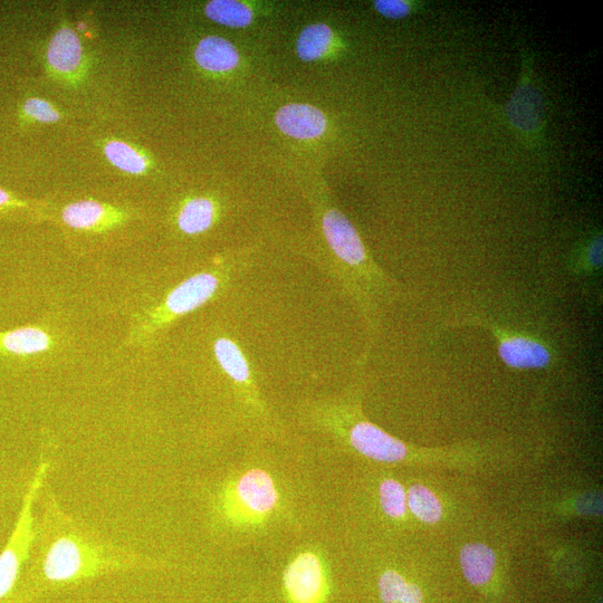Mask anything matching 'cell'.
<instances>
[{
	"label": "cell",
	"mask_w": 603,
	"mask_h": 603,
	"mask_svg": "<svg viewBox=\"0 0 603 603\" xmlns=\"http://www.w3.org/2000/svg\"><path fill=\"white\" fill-rule=\"evenodd\" d=\"M495 562L494 552L481 543L467 544L461 552L464 576L474 586H483L491 580Z\"/></svg>",
	"instance_id": "9a60e30c"
},
{
	"label": "cell",
	"mask_w": 603,
	"mask_h": 603,
	"mask_svg": "<svg viewBox=\"0 0 603 603\" xmlns=\"http://www.w3.org/2000/svg\"><path fill=\"white\" fill-rule=\"evenodd\" d=\"M380 501L382 509L390 518L399 519L406 514L407 496L398 482L387 480L380 486Z\"/></svg>",
	"instance_id": "7402d4cb"
},
{
	"label": "cell",
	"mask_w": 603,
	"mask_h": 603,
	"mask_svg": "<svg viewBox=\"0 0 603 603\" xmlns=\"http://www.w3.org/2000/svg\"><path fill=\"white\" fill-rule=\"evenodd\" d=\"M116 214L94 200L76 201V203L67 205L62 214L63 222L74 229H89L98 228L110 222Z\"/></svg>",
	"instance_id": "2e32d148"
},
{
	"label": "cell",
	"mask_w": 603,
	"mask_h": 603,
	"mask_svg": "<svg viewBox=\"0 0 603 603\" xmlns=\"http://www.w3.org/2000/svg\"><path fill=\"white\" fill-rule=\"evenodd\" d=\"M232 272L231 265H219L212 270L191 275L179 283L156 308L142 315L136 338L146 341L168 328L171 323L215 299L226 284L231 282Z\"/></svg>",
	"instance_id": "3957f363"
},
{
	"label": "cell",
	"mask_w": 603,
	"mask_h": 603,
	"mask_svg": "<svg viewBox=\"0 0 603 603\" xmlns=\"http://www.w3.org/2000/svg\"><path fill=\"white\" fill-rule=\"evenodd\" d=\"M572 271L581 275L598 274L603 265L602 233L596 232L581 243L576 254L572 256Z\"/></svg>",
	"instance_id": "d6986e66"
},
{
	"label": "cell",
	"mask_w": 603,
	"mask_h": 603,
	"mask_svg": "<svg viewBox=\"0 0 603 603\" xmlns=\"http://www.w3.org/2000/svg\"><path fill=\"white\" fill-rule=\"evenodd\" d=\"M275 124L285 136L298 140L319 139L328 129L324 113L305 103L284 105L275 114Z\"/></svg>",
	"instance_id": "ba28073f"
},
{
	"label": "cell",
	"mask_w": 603,
	"mask_h": 603,
	"mask_svg": "<svg viewBox=\"0 0 603 603\" xmlns=\"http://www.w3.org/2000/svg\"><path fill=\"white\" fill-rule=\"evenodd\" d=\"M409 583L395 571L382 574L379 591L382 603L401 602L405 597Z\"/></svg>",
	"instance_id": "603a6c76"
},
{
	"label": "cell",
	"mask_w": 603,
	"mask_h": 603,
	"mask_svg": "<svg viewBox=\"0 0 603 603\" xmlns=\"http://www.w3.org/2000/svg\"><path fill=\"white\" fill-rule=\"evenodd\" d=\"M105 156L118 169L132 175H141L147 170L148 162L127 143L111 141L104 148Z\"/></svg>",
	"instance_id": "ffe728a7"
},
{
	"label": "cell",
	"mask_w": 603,
	"mask_h": 603,
	"mask_svg": "<svg viewBox=\"0 0 603 603\" xmlns=\"http://www.w3.org/2000/svg\"><path fill=\"white\" fill-rule=\"evenodd\" d=\"M195 60L201 69L208 72L227 73L236 69L241 56L226 38L207 36L198 43Z\"/></svg>",
	"instance_id": "8fae6325"
},
{
	"label": "cell",
	"mask_w": 603,
	"mask_h": 603,
	"mask_svg": "<svg viewBox=\"0 0 603 603\" xmlns=\"http://www.w3.org/2000/svg\"><path fill=\"white\" fill-rule=\"evenodd\" d=\"M51 334L37 325L0 332V358L27 359L52 349Z\"/></svg>",
	"instance_id": "9c48e42d"
},
{
	"label": "cell",
	"mask_w": 603,
	"mask_h": 603,
	"mask_svg": "<svg viewBox=\"0 0 603 603\" xmlns=\"http://www.w3.org/2000/svg\"><path fill=\"white\" fill-rule=\"evenodd\" d=\"M205 14L213 22L232 28H244L254 19L253 9L235 0H213L205 7Z\"/></svg>",
	"instance_id": "ac0fdd59"
},
{
	"label": "cell",
	"mask_w": 603,
	"mask_h": 603,
	"mask_svg": "<svg viewBox=\"0 0 603 603\" xmlns=\"http://www.w3.org/2000/svg\"><path fill=\"white\" fill-rule=\"evenodd\" d=\"M214 354L218 366L236 385L241 387L252 385L250 362L237 342L226 337L218 338L214 343Z\"/></svg>",
	"instance_id": "5bb4252c"
},
{
	"label": "cell",
	"mask_w": 603,
	"mask_h": 603,
	"mask_svg": "<svg viewBox=\"0 0 603 603\" xmlns=\"http://www.w3.org/2000/svg\"><path fill=\"white\" fill-rule=\"evenodd\" d=\"M42 507L16 603H31L49 593L108 574L146 568L141 555L105 541L88 526L71 518L47 491L42 497Z\"/></svg>",
	"instance_id": "6da1fadb"
},
{
	"label": "cell",
	"mask_w": 603,
	"mask_h": 603,
	"mask_svg": "<svg viewBox=\"0 0 603 603\" xmlns=\"http://www.w3.org/2000/svg\"><path fill=\"white\" fill-rule=\"evenodd\" d=\"M451 327H477L491 332L496 342L497 353L504 365L515 370L547 369L553 365L555 356L550 344L538 335L507 328L505 325L467 313L449 323Z\"/></svg>",
	"instance_id": "5b68a950"
},
{
	"label": "cell",
	"mask_w": 603,
	"mask_h": 603,
	"mask_svg": "<svg viewBox=\"0 0 603 603\" xmlns=\"http://www.w3.org/2000/svg\"><path fill=\"white\" fill-rule=\"evenodd\" d=\"M83 50L80 38L71 28H61L53 36L47 50V62L60 73H72L82 63Z\"/></svg>",
	"instance_id": "7c38bea8"
},
{
	"label": "cell",
	"mask_w": 603,
	"mask_h": 603,
	"mask_svg": "<svg viewBox=\"0 0 603 603\" xmlns=\"http://www.w3.org/2000/svg\"><path fill=\"white\" fill-rule=\"evenodd\" d=\"M407 501L411 512L421 521L436 523L442 518V505L433 492L423 485L411 487Z\"/></svg>",
	"instance_id": "44dd1931"
},
{
	"label": "cell",
	"mask_w": 603,
	"mask_h": 603,
	"mask_svg": "<svg viewBox=\"0 0 603 603\" xmlns=\"http://www.w3.org/2000/svg\"><path fill=\"white\" fill-rule=\"evenodd\" d=\"M217 206L206 197L191 198L180 207L177 226L188 236L204 234L212 228L217 219Z\"/></svg>",
	"instance_id": "4fadbf2b"
},
{
	"label": "cell",
	"mask_w": 603,
	"mask_h": 603,
	"mask_svg": "<svg viewBox=\"0 0 603 603\" xmlns=\"http://www.w3.org/2000/svg\"><path fill=\"white\" fill-rule=\"evenodd\" d=\"M50 468L51 463L42 457L26 488L13 531L0 552V603H16L19 583L30 561L36 536L35 503Z\"/></svg>",
	"instance_id": "7a4b0ae2"
},
{
	"label": "cell",
	"mask_w": 603,
	"mask_h": 603,
	"mask_svg": "<svg viewBox=\"0 0 603 603\" xmlns=\"http://www.w3.org/2000/svg\"><path fill=\"white\" fill-rule=\"evenodd\" d=\"M24 111L28 117L43 123H54L61 118L52 105L42 99L27 100L24 104Z\"/></svg>",
	"instance_id": "d4e9b609"
},
{
	"label": "cell",
	"mask_w": 603,
	"mask_h": 603,
	"mask_svg": "<svg viewBox=\"0 0 603 603\" xmlns=\"http://www.w3.org/2000/svg\"><path fill=\"white\" fill-rule=\"evenodd\" d=\"M421 7L419 2H410V0H376L373 2V8L382 17L388 19H404L418 12Z\"/></svg>",
	"instance_id": "cb8c5ba5"
},
{
	"label": "cell",
	"mask_w": 603,
	"mask_h": 603,
	"mask_svg": "<svg viewBox=\"0 0 603 603\" xmlns=\"http://www.w3.org/2000/svg\"><path fill=\"white\" fill-rule=\"evenodd\" d=\"M349 440L359 453L378 462L395 463L407 455L404 443L366 420L352 425Z\"/></svg>",
	"instance_id": "8992f818"
},
{
	"label": "cell",
	"mask_w": 603,
	"mask_h": 603,
	"mask_svg": "<svg viewBox=\"0 0 603 603\" xmlns=\"http://www.w3.org/2000/svg\"><path fill=\"white\" fill-rule=\"evenodd\" d=\"M507 126L526 147L543 146L549 119V101L534 71L533 54L522 51L520 79L512 97L503 107Z\"/></svg>",
	"instance_id": "277c9868"
},
{
	"label": "cell",
	"mask_w": 603,
	"mask_h": 603,
	"mask_svg": "<svg viewBox=\"0 0 603 603\" xmlns=\"http://www.w3.org/2000/svg\"><path fill=\"white\" fill-rule=\"evenodd\" d=\"M335 35L327 24L305 27L296 42V53L304 62H314L327 56L334 45Z\"/></svg>",
	"instance_id": "e0dca14e"
},
{
	"label": "cell",
	"mask_w": 603,
	"mask_h": 603,
	"mask_svg": "<svg viewBox=\"0 0 603 603\" xmlns=\"http://www.w3.org/2000/svg\"><path fill=\"white\" fill-rule=\"evenodd\" d=\"M285 587L294 603H319L324 587L319 559L311 553L300 555L285 573Z\"/></svg>",
	"instance_id": "52a82bcc"
},
{
	"label": "cell",
	"mask_w": 603,
	"mask_h": 603,
	"mask_svg": "<svg viewBox=\"0 0 603 603\" xmlns=\"http://www.w3.org/2000/svg\"><path fill=\"white\" fill-rule=\"evenodd\" d=\"M239 500L257 514L270 512L276 504L277 493L270 475L263 471L246 473L237 485Z\"/></svg>",
	"instance_id": "30bf717a"
},
{
	"label": "cell",
	"mask_w": 603,
	"mask_h": 603,
	"mask_svg": "<svg viewBox=\"0 0 603 603\" xmlns=\"http://www.w3.org/2000/svg\"><path fill=\"white\" fill-rule=\"evenodd\" d=\"M23 206L24 204L21 201H18L11 194H8L6 190L0 188V212Z\"/></svg>",
	"instance_id": "484cf974"
}]
</instances>
